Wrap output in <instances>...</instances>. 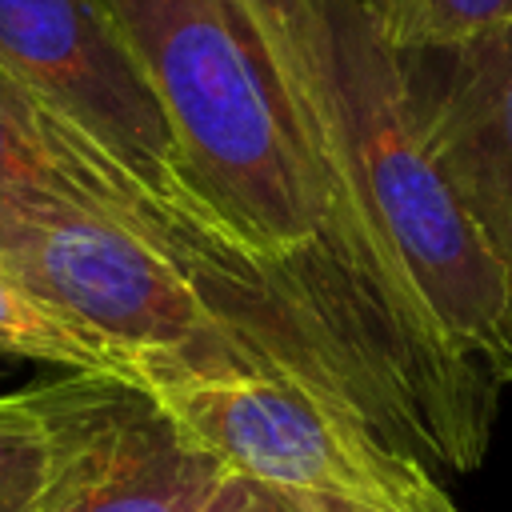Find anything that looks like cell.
Instances as JSON below:
<instances>
[{"label":"cell","mask_w":512,"mask_h":512,"mask_svg":"<svg viewBox=\"0 0 512 512\" xmlns=\"http://www.w3.org/2000/svg\"><path fill=\"white\" fill-rule=\"evenodd\" d=\"M396 52L444 48L512 24V0H364Z\"/></svg>","instance_id":"30bf717a"},{"label":"cell","mask_w":512,"mask_h":512,"mask_svg":"<svg viewBox=\"0 0 512 512\" xmlns=\"http://www.w3.org/2000/svg\"><path fill=\"white\" fill-rule=\"evenodd\" d=\"M32 396L52 440L44 512H200L228 472L136 380L68 372Z\"/></svg>","instance_id":"5b68a950"},{"label":"cell","mask_w":512,"mask_h":512,"mask_svg":"<svg viewBox=\"0 0 512 512\" xmlns=\"http://www.w3.org/2000/svg\"><path fill=\"white\" fill-rule=\"evenodd\" d=\"M320 152L348 264L476 408L512 384V280L440 176L400 52L364 0H252Z\"/></svg>","instance_id":"6da1fadb"},{"label":"cell","mask_w":512,"mask_h":512,"mask_svg":"<svg viewBox=\"0 0 512 512\" xmlns=\"http://www.w3.org/2000/svg\"><path fill=\"white\" fill-rule=\"evenodd\" d=\"M0 200L32 216L88 212L120 224L96 148L0 68Z\"/></svg>","instance_id":"52a82bcc"},{"label":"cell","mask_w":512,"mask_h":512,"mask_svg":"<svg viewBox=\"0 0 512 512\" xmlns=\"http://www.w3.org/2000/svg\"><path fill=\"white\" fill-rule=\"evenodd\" d=\"M400 64L440 176L512 280V24Z\"/></svg>","instance_id":"8992f818"},{"label":"cell","mask_w":512,"mask_h":512,"mask_svg":"<svg viewBox=\"0 0 512 512\" xmlns=\"http://www.w3.org/2000/svg\"><path fill=\"white\" fill-rule=\"evenodd\" d=\"M0 356L40 360L60 372L84 376H120L136 380L132 360L72 324L64 312L44 304L32 288H24L12 272L0 268ZM140 384V380H136Z\"/></svg>","instance_id":"ba28073f"},{"label":"cell","mask_w":512,"mask_h":512,"mask_svg":"<svg viewBox=\"0 0 512 512\" xmlns=\"http://www.w3.org/2000/svg\"><path fill=\"white\" fill-rule=\"evenodd\" d=\"M132 372L228 472L308 512H460L420 456L304 380L228 352L140 356Z\"/></svg>","instance_id":"7a4b0ae2"},{"label":"cell","mask_w":512,"mask_h":512,"mask_svg":"<svg viewBox=\"0 0 512 512\" xmlns=\"http://www.w3.org/2000/svg\"><path fill=\"white\" fill-rule=\"evenodd\" d=\"M0 68L136 176L164 212L220 232L184 188L168 116L100 0H0Z\"/></svg>","instance_id":"277c9868"},{"label":"cell","mask_w":512,"mask_h":512,"mask_svg":"<svg viewBox=\"0 0 512 512\" xmlns=\"http://www.w3.org/2000/svg\"><path fill=\"white\" fill-rule=\"evenodd\" d=\"M52 440L32 388L0 392V512H44Z\"/></svg>","instance_id":"9c48e42d"},{"label":"cell","mask_w":512,"mask_h":512,"mask_svg":"<svg viewBox=\"0 0 512 512\" xmlns=\"http://www.w3.org/2000/svg\"><path fill=\"white\" fill-rule=\"evenodd\" d=\"M0 268L128 360L200 352L248 360L196 280L128 224L12 208L0 228Z\"/></svg>","instance_id":"3957f363"},{"label":"cell","mask_w":512,"mask_h":512,"mask_svg":"<svg viewBox=\"0 0 512 512\" xmlns=\"http://www.w3.org/2000/svg\"><path fill=\"white\" fill-rule=\"evenodd\" d=\"M8 212H12V208H8L4 200H0V228H4V220H8Z\"/></svg>","instance_id":"7c38bea8"},{"label":"cell","mask_w":512,"mask_h":512,"mask_svg":"<svg viewBox=\"0 0 512 512\" xmlns=\"http://www.w3.org/2000/svg\"><path fill=\"white\" fill-rule=\"evenodd\" d=\"M200 512H308V508L252 476L224 472V480L212 488V496L204 500Z\"/></svg>","instance_id":"8fae6325"}]
</instances>
